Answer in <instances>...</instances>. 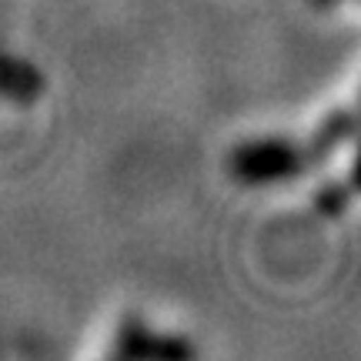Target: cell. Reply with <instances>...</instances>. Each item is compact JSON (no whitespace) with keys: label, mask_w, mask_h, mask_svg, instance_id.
<instances>
[{"label":"cell","mask_w":361,"mask_h":361,"mask_svg":"<svg viewBox=\"0 0 361 361\" xmlns=\"http://www.w3.org/2000/svg\"><path fill=\"white\" fill-rule=\"evenodd\" d=\"M351 130H355V117H351V111L331 114V117H328V121L322 124V130H318L314 144L308 147V157H311V161H322V157H328L341 141H348Z\"/></svg>","instance_id":"cell-2"},{"label":"cell","mask_w":361,"mask_h":361,"mask_svg":"<svg viewBox=\"0 0 361 361\" xmlns=\"http://www.w3.org/2000/svg\"><path fill=\"white\" fill-rule=\"evenodd\" d=\"M117 351L121 355H130V358H144V355H191L188 345H178V341H164V345H157L154 335L151 331H124L121 341H117Z\"/></svg>","instance_id":"cell-3"},{"label":"cell","mask_w":361,"mask_h":361,"mask_svg":"<svg viewBox=\"0 0 361 361\" xmlns=\"http://www.w3.org/2000/svg\"><path fill=\"white\" fill-rule=\"evenodd\" d=\"M318 7H328V4H338V0H314Z\"/></svg>","instance_id":"cell-5"},{"label":"cell","mask_w":361,"mask_h":361,"mask_svg":"<svg viewBox=\"0 0 361 361\" xmlns=\"http://www.w3.org/2000/svg\"><path fill=\"white\" fill-rule=\"evenodd\" d=\"M351 201V191L345 188V184H338V180H331V184H324L322 191H318V207H322L324 214H341L345 207H348Z\"/></svg>","instance_id":"cell-4"},{"label":"cell","mask_w":361,"mask_h":361,"mask_svg":"<svg viewBox=\"0 0 361 361\" xmlns=\"http://www.w3.org/2000/svg\"><path fill=\"white\" fill-rule=\"evenodd\" d=\"M308 164V147L298 144L295 137H281V134L247 137L228 157L231 178L245 188H271V184L295 180Z\"/></svg>","instance_id":"cell-1"}]
</instances>
